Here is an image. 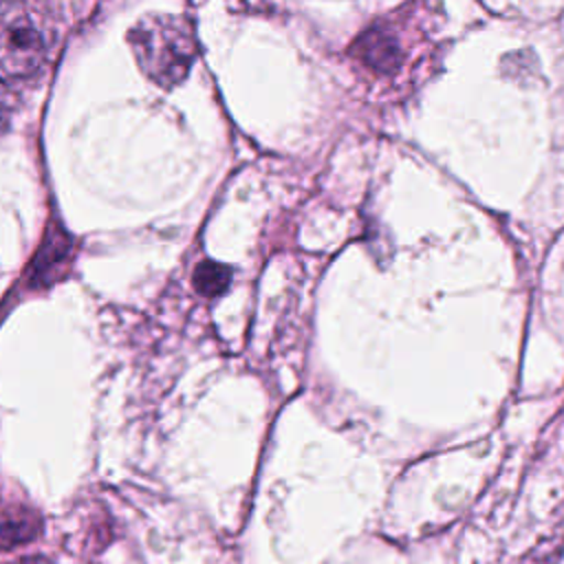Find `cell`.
I'll use <instances>...</instances> for the list:
<instances>
[{
    "mask_svg": "<svg viewBox=\"0 0 564 564\" xmlns=\"http://www.w3.org/2000/svg\"><path fill=\"white\" fill-rule=\"evenodd\" d=\"M11 564H51V562L46 557H42V555H29V557H20V560H15Z\"/></svg>",
    "mask_w": 564,
    "mask_h": 564,
    "instance_id": "obj_8",
    "label": "cell"
},
{
    "mask_svg": "<svg viewBox=\"0 0 564 564\" xmlns=\"http://www.w3.org/2000/svg\"><path fill=\"white\" fill-rule=\"evenodd\" d=\"M46 48L44 29L24 4H0V79L31 77L42 68Z\"/></svg>",
    "mask_w": 564,
    "mask_h": 564,
    "instance_id": "obj_2",
    "label": "cell"
},
{
    "mask_svg": "<svg viewBox=\"0 0 564 564\" xmlns=\"http://www.w3.org/2000/svg\"><path fill=\"white\" fill-rule=\"evenodd\" d=\"M139 68L163 88L181 84L196 59V37L187 18L148 13L128 33Z\"/></svg>",
    "mask_w": 564,
    "mask_h": 564,
    "instance_id": "obj_1",
    "label": "cell"
},
{
    "mask_svg": "<svg viewBox=\"0 0 564 564\" xmlns=\"http://www.w3.org/2000/svg\"><path fill=\"white\" fill-rule=\"evenodd\" d=\"M229 282H231V269L220 262L205 260L194 271V286L198 293L207 297L220 295L229 286Z\"/></svg>",
    "mask_w": 564,
    "mask_h": 564,
    "instance_id": "obj_6",
    "label": "cell"
},
{
    "mask_svg": "<svg viewBox=\"0 0 564 564\" xmlns=\"http://www.w3.org/2000/svg\"><path fill=\"white\" fill-rule=\"evenodd\" d=\"M350 53L366 64L370 70L381 73V75H390L394 73L401 62H403V51H401V42L394 35V31L386 24H375L370 29H366L352 44Z\"/></svg>",
    "mask_w": 564,
    "mask_h": 564,
    "instance_id": "obj_3",
    "label": "cell"
},
{
    "mask_svg": "<svg viewBox=\"0 0 564 564\" xmlns=\"http://www.w3.org/2000/svg\"><path fill=\"white\" fill-rule=\"evenodd\" d=\"M70 251H73L70 236L59 225H51L31 262L29 284L48 286L59 278H64V271L70 262Z\"/></svg>",
    "mask_w": 564,
    "mask_h": 564,
    "instance_id": "obj_4",
    "label": "cell"
},
{
    "mask_svg": "<svg viewBox=\"0 0 564 564\" xmlns=\"http://www.w3.org/2000/svg\"><path fill=\"white\" fill-rule=\"evenodd\" d=\"M518 564H564V540H544Z\"/></svg>",
    "mask_w": 564,
    "mask_h": 564,
    "instance_id": "obj_7",
    "label": "cell"
},
{
    "mask_svg": "<svg viewBox=\"0 0 564 564\" xmlns=\"http://www.w3.org/2000/svg\"><path fill=\"white\" fill-rule=\"evenodd\" d=\"M42 516L29 507H11L0 516V551L29 544L42 533Z\"/></svg>",
    "mask_w": 564,
    "mask_h": 564,
    "instance_id": "obj_5",
    "label": "cell"
}]
</instances>
